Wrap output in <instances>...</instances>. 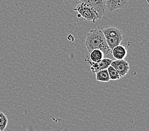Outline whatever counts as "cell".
I'll return each instance as SVG.
<instances>
[{
	"label": "cell",
	"instance_id": "obj_1",
	"mask_svg": "<svg viewBox=\"0 0 149 131\" xmlns=\"http://www.w3.org/2000/svg\"><path fill=\"white\" fill-rule=\"evenodd\" d=\"M84 44L88 53L93 49H100L104 54H107L111 52L101 30L92 29L88 32Z\"/></svg>",
	"mask_w": 149,
	"mask_h": 131
},
{
	"label": "cell",
	"instance_id": "obj_2",
	"mask_svg": "<svg viewBox=\"0 0 149 131\" xmlns=\"http://www.w3.org/2000/svg\"><path fill=\"white\" fill-rule=\"evenodd\" d=\"M111 50L120 44L125 38L122 31L113 26H107L102 30Z\"/></svg>",
	"mask_w": 149,
	"mask_h": 131
},
{
	"label": "cell",
	"instance_id": "obj_3",
	"mask_svg": "<svg viewBox=\"0 0 149 131\" xmlns=\"http://www.w3.org/2000/svg\"><path fill=\"white\" fill-rule=\"evenodd\" d=\"M74 11L78 13L77 17H83L88 22L95 23L96 21L101 19L97 12L91 6L86 3L79 2L74 8Z\"/></svg>",
	"mask_w": 149,
	"mask_h": 131
},
{
	"label": "cell",
	"instance_id": "obj_4",
	"mask_svg": "<svg viewBox=\"0 0 149 131\" xmlns=\"http://www.w3.org/2000/svg\"><path fill=\"white\" fill-rule=\"evenodd\" d=\"M130 0H104L105 8L109 12H113L119 9L127 8Z\"/></svg>",
	"mask_w": 149,
	"mask_h": 131
},
{
	"label": "cell",
	"instance_id": "obj_5",
	"mask_svg": "<svg viewBox=\"0 0 149 131\" xmlns=\"http://www.w3.org/2000/svg\"><path fill=\"white\" fill-rule=\"evenodd\" d=\"M111 65L118 72L120 77L126 76L130 70L129 62L124 59H116L113 61Z\"/></svg>",
	"mask_w": 149,
	"mask_h": 131
},
{
	"label": "cell",
	"instance_id": "obj_6",
	"mask_svg": "<svg viewBox=\"0 0 149 131\" xmlns=\"http://www.w3.org/2000/svg\"><path fill=\"white\" fill-rule=\"evenodd\" d=\"M79 2L84 3L91 6L102 19L105 13V5L104 0H79Z\"/></svg>",
	"mask_w": 149,
	"mask_h": 131
},
{
	"label": "cell",
	"instance_id": "obj_7",
	"mask_svg": "<svg viewBox=\"0 0 149 131\" xmlns=\"http://www.w3.org/2000/svg\"><path fill=\"white\" fill-rule=\"evenodd\" d=\"M112 61V60L111 59L104 58L100 61L98 62H93L91 61H88L87 62L90 64L91 66L90 69L91 72L93 73H96L100 70L107 69L108 67L111 65Z\"/></svg>",
	"mask_w": 149,
	"mask_h": 131
},
{
	"label": "cell",
	"instance_id": "obj_8",
	"mask_svg": "<svg viewBox=\"0 0 149 131\" xmlns=\"http://www.w3.org/2000/svg\"><path fill=\"white\" fill-rule=\"evenodd\" d=\"M104 54L100 49H93L90 52L88 53L85 61H91L93 62H98L104 58Z\"/></svg>",
	"mask_w": 149,
	"mask_h": 131
},
{
	"label": "cell",
	"instance_id": "obj_9",
	"mask_svg": "<svg viewBox=\"0 0 149 131\" xmlns=\"http://www.w3.org/2000/svg\"><path fill=\"white\" fill-rule=\"evenodd\" d=\"M111 51L112 56L116 59H125L127 54L126 48L124 45H120V44L113 47Z\"/></svg>",
	"mask_w": 149,
	"mask_h": 131
},
{
	"label": "cell",
	"instance_id": "obj_10",
	"mask_svg": "<svg viewBox=\"0 0 149 131\" xmlns=\"http://www.w3.org/2000/svg\"><path fill=\"white\" fill-rule=\"evenodd\" d=\"M96 74V80L100 82H109L110 78L109 76L108 71L107 69H102L97 72Z\"/></svg>",
	"mask_w": 149,
	"mask_h": 131
},
{
	"label": "cell",
	"instance_id": "obj_11",
	"mask_svg": "<svg viewBox=\"0 0 149 131\" xmlns=\"http://www.w3.org/2000/svg\"><path fill=\"white\" fill-rule=\"evenodd\" d=\"M107 69L108 71L110 80L116 81L120 78V76L119 75V74L118 73V72L117 71L113 68L111 65H110Z\"/></svg>",
	"mask_w": 149,
	"mask_h": 131
},
{
	"label": "cell",
	"instance_id": "obj_12",
	"mask_svg": "<svg viewBox=\"0 0 149 131\" xmlns=\"http://www.w3.org/2000/svg\"><path fill=\"white\" fill-rule=\"evenodd\" d=\"M8 119L3 112H0V131H3L8 124Z\"/></svg>",
	"mask_w": 149,
	"mask_h": 131
},
{
	"label": "cell",
	"instance_id": "obj_13",
	"mask_svg": "<svg viewBox=\"0 0 149 131\" xmlns=\"http://www.w3.org/2000/svg\"><path fill=\"white\" fill-rule=\"evenodd\" d=\"M65 5L69 6H76L79 3V0H63Z\"/></svg>",
	"mask_w": 149,
	"mask_h": 131
},
{
	"label": "cell",
	"instance_id": "obj_14",
	"mask_svg": "<svg viewBox=\"0 0 149 131\" xmlns=\"http://www.w3.org/2000/svg\"><path fill=\"white\" fill-rule=\"evenodd\" d=\"M67 39H68L69 41H74V38L72 36L71 34H70L68 35V37H67Z\"/></svg>",
	"mask_w": 149,
	"mask_h": 131
}]
</instances>
